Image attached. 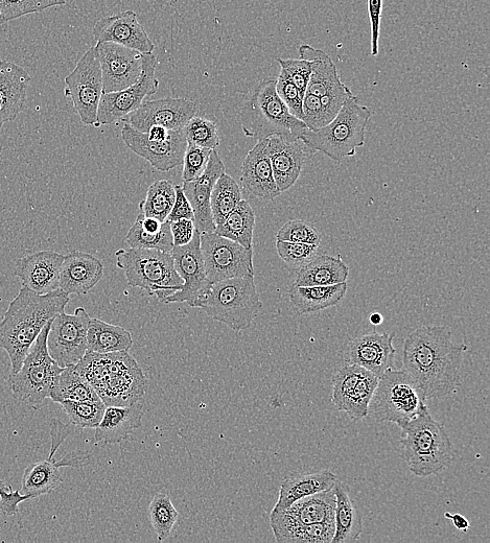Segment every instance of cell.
<instances>
[{
	"instance_id": "cell-1",
	"label": "cell",
	"mask_w": 490,
	"mask_h": 543,
	"mask_svg": "<svg viewBox=\"0 0 490 543\" xmlns=\"http://www.w3.org/2000/svg\"><path fill=\"white\" fill-rule=\"evenodd\" d=\"M465 344H455L443 326L419 327L405 340L403 366L425 401L443 398L461 385Z\"/></svg>"
},
{
	"instance_id": "cell-2",
	"label": "cell",
	"mask_w": 490,
	"mask_h": 543,
	"mask_svg": "<svg viewBox=\"0 0 490 543\" xmlns=\"http://www.w3.org/2000/svg\"><path fill=\"white\" fill-rule=\"evenodd\" d=\"M69 301L60 289L39 295L22 286L0 321V348L8 353L11 373L21 368L43 327L64 312Z\"/></svg>"
},
{
	"instance_id": "cell-3",
	"label": "cell",
	"mask_w": 490,
	"mask_h": 543,
	"mask_svg": "<svg viewBox=\"0 0 490 543\" xmlns=\"http://www.w3.org/2000/svg\"><path fill=\"white\" fill-rule=\"evenodd\" d=\"M76 369L106 407L131 406L145 397L146 376L128 351L106 354L87 351Z\"/></svg>"
},
{
	"instance_id": "cell-4",
	"label": "cell",
	"mask_w": 490,
	"mask_h": 543,
	"mask_svg": "<svg viewBox=\"0 0 490 543\" xmlns=\"http://www.w3.org/2000/svg\"><path fill=\"white\" fill-rule=\"evenodd\" d=\"M403 458L419 478L437 476L453 461L454 450L443 424L430 414L427 405L402 428Z\"/></svg>"
},
{
	"instance_id": "cell-5",
	"label": "cell",
	"mask_w": 490,
	"mask_h": 543,
	"mask_svg": "<svg viewBox=\"0 0 490 543\" xmlns=\"http://www.w3.org/2000/svg\"><path fill=\"white\" fill-rule=\"evenodd\" d=\"M244 134L256 140L274 135L298 139L308 128L295 117L276 91V79H266L254 88L241 110Z\"/></svg>"
},
{
	"instance_id": "cell-6",
	"label": "cell",
	"mask_w": 490,
	"mask_h": 543,
	"mask_svg": "<svg viewBox=\"0 0 490 543\" xmlns=\"http://www.w3.org/2000/svg\"><path fill=\"white\" fill-rule=\"evenodd\" d=\"M197 309L235 332L248 329L263 309L254 275L235 277L213 283Z\"/></svg>"
},
{
	"instance_id": "cell-7",
	"label": "cell",
	"mask_w": 490,
	"mask_h": 543,
	"mask_svg": "<svg viewBox=\"0 0 490 543\" xmlns=\"http://www.w3.org/2000/svg\"><path fill=\"white\" fill-rule=\"evenodd\" d=\"M371 115V110L360 105L354 96L344 103L329 125L316 131L308 129L300 139L314 153L321 152L340 163L345 157L355 156L357 150L364 147Z\"/></svg>"
},
{
	"instance_id": "cell-8",
	"label": "cell",
	"mask_w": 490,
	"mask_h": 543,
	"mask_svg": "<svg viewBox=\"0 0 490 543\" xmlns=\"http://www.w3.org/2000/svg\"><path fill=\"white\" fill-rule=\"evenodd\" d=\"M115 257L116 267L124 271L129 286L147 291L162 303L183 287L171 253L131 248L116 251Z\"/></svg>"
},
{
	"instance_id": "cell-9",
	"label": "cell",
	"mask_w": 490,
	"mask_h": 543,
	"mask_svg": "<svg viewBox=\"0 0 490 543\" xmlns=\"http://www.w3.org/2000/svg\"><path fill=\"white\" fill-rule=\"evenodd\" d=\"M52 321L41 330L21 368L16 373H10L7 380L14 398L31 408L38 409L45 399L50 398L56 380L63 370L51 357L48 349Z\"/></svg>"
},
{
	"instance_id": "cell-10",
	"label": "cell",
	"mask_w": 490,
	"mask_h": 543,
	"mask_svg": "<svg viewBox=\"0 0 490 543\" xmlns=\"http://www.w3.org/2000/svg\"><path fill=\"white\" fill-rule=\"evenodd\" d=\"M425 404L406 371L389 369L379 379L369 404V413L377 421L391 422L402 429Z\"/></svg>"
},
{
	"instance_id": "cell-11",
	"label": "cell",
	"mask_w": 490,
	"mask_h": 543,
	"mask_svg": "<svg viewBox=\"0 0 490 543\" xmlns=\"http://www.w3.org/2000/svg\"><path fill=\"white\" fill-rule=\"evenodd\" d=\"M65 96L86 126H95L103 94V79L96 47L83 55L76 68L65 78Z\"/></svg>"
},
{
	"instance_id": "cell-12",
	"label": "cell",
	"mask_w": 490,
	"mask_h": 543,
	"mask_svg": "<svg viewBox=\"0 0 490 543\" xmlns=\"http://www.w3.org/2000/svg\"><path fill=\"white\" fill-rule=\"evenodd\" d=\"M158 65L159 61L153 53L142 54L143 69L138 81L123 90L102 94L97 128L124 120L157 92L159 81L155 75Z\"/></svg>"
},
{
	"instance_id": "cell-13",
	"label": "cell",
	"mask_w": 490,
	"mask_h": 543,
	"mask_svg": "<svg viewBox=\"0 0 490 543\" xmlns=\"http://www.w3.org/2000/svg\"><path fill=\"white\" fill-rule=\"evenodd\" d=\"M201 251L210 283L254 275L253 248L212 233L201 234Z\"/></svg>"
},
{
	"instance_id": "cell-14",
	"label": "cell",
	"mask_w": 490,
	"mask_h": 543,
	"mask_svg": "<svg viewBox=\"0 0 490 543\" xmlns=\"http://www.w3.org/2000/svg\"><path fill=\"white\" fill-rule=\"evenodd\" d=\"M90 319L84 308H78L73 315L62 312L52 321L48 349L61 368L77 365L84 358Z\"/></svg>"
},
{
	"instance_id": "cell-15",
	"label": "cell",
	"mask_w": 490,
	"mask_h": 543,
	"mask_svg": "<svg viewBox=\"0 0 490 543\" xmlns=\"http://www.w3.org/2000/svg\"><path fill=\"white\" fill-rule=\"evenodd\" d=\"M171 255L175 270L183 280V287L163 303H188L197 309L201 299L212 287L201 251V233L196 229L193 240L188 245L174 247Z\"/></svg>"
},
{
	"instance_id": "cell-16",
	"label": "cell",
	"mask_w": 490,
	"mask_h": 543,
	"mask_svg": "<svg viewBox=\"0 0 490 543\" xmlns=\"http://www.w3.org/2000/svg\"><path fill=\"white\" fill-rule=\"evenodd\" d=\"M122 138L127 147L136 155L147 160L153 168L161 172H169L182 164L188 140L183 129L170 131L169 137L163 141L152 140L147 133L139 132L124 123Z\"/></svg>"
},
{
	"instance_id": "cell-17",
	"label": "cell",
	"mask_w": 490,
	"mask_h": 543,
	"mask_svg": "<svg viewBox=\"0 0 490 543\" xmlns=\"http://www.w3.org/2000/svg\"><path fill=\"white\" fill-rule=\"evenodd\" d=\"M196 112L197 103L192 100L166 98L144 102L122 122L144 133H147L152 126H162L175 131L183 129Z\"/></svg>"
},
{
	"instance_id": "cell-18",
	"label": "cell",
	"mask_w": 490,
	"mask_h": 543,
	"mask_svg": "<svg viewBox=\"0 0 490 543\" xmlns=\"http://www.w3.org/2000/svg\"><path fill=\"white\" fill-rule=\"evenodd\" d=\"M103 93L116 92L135 84L142 75V54L110 42L97 43Z\"/></svg>"
},
{
	"instance_id": "cell-19",
	"label": "cell",
	"mask_w": 490,
	"mask_h": 543,
	"mask_svg": "<svg viewBox=\"0 0 490 543\" xmlns=\"http://www.w3.org/2000/svg\"><path fill=\"white\" fill-rule=\"evenodd\" d=\"M267 152L275 182L282 194L296 183L307 160L314 154L300 138L279 135L267 138Z\"/></svg>"
},
{
	"instance_id": "cell-20",
	"label": "cell",
	"mask_w": 490,
	"mask_h": 543,
	"mask_svg": "<svg viewBox=\"0 0 490 543\" xmlns=\"http://www.w3.org/2000/svg\"><path fill=\"white\" fill-rule=\"evenodd\" d=\"M97 43L119 44L140 54H152L155 45L133 11L101 18L93 28Z\"/></svg>"
},
{
	"instance_id": "cell-21",
	"label": "cell",
	"mask_w": 490,
	"mask_h": 543,
	"mask_svg": "<svg viewBox=\"0 0 490 543\" xmlns=\"http://www.w3.org/2000/svg\"><path fill=\"white\" fill-rule=\"evenodd\" d=\"M225 165L216 150L212 151L204 173L191 182H183V192L194 210L196 229L202 233L215 232L210 198L217 180L225 173Z\"/></svg>"
},
{
	"instance_id": "cell-22",
	"label": "cell",
	"mask_w": 490,
	"mask_h": 543,
	"mask_svg": "<svg viewBox=\"0 0 490 543\" xmlns=\"http://www.w3.org/2000/svg\"><path fill=\"white\" fill-rule=\"evenodd\" d=\"M336 495L334 489L303 498L284 511L271 513V528L296 525L335 523Z\"/></svg>"
},
{
	"instance_id": "cell-23",
	"label": "cell",
	"mask_w": 490,
	"mask_h": 543,
	"mask_svg": "<svg viewBox=\"0 0 490 543\" xmlns=\"http://www.w3.org/2000/svg\"><path fill=\"white\" fill-rule=\"evenodd\" d=\"M64 255L53 251L35 252L19 259L15 275L22 286L45 295L59 289Z\"/></svg>"
},
{
	"instance_id": "cell-24",
	"label": "cell",
	"mask_w": 490,
	"mask_h": 543,
	"mask_svg": "<svg viewBox=\"0 0 490 543\" xmlns=\"http://www.w3.org/2000/svg\"><path fill=\"white\" fill-rule=\"evenodd\" d=\"M394 335L372 332L350 341L346 348L347 364L358 365L381 377L394 365Z\"/></svg>"
},
{
	"instance_id": "cell-25",
	"label": "cell",
	"mask_w": 490,
	"mask_h": 543,
	"mask_svg": "<svg viewBox=\"0 0 490 543\" xmlns=\"http://www.w3.org/2000/svg\"><path fill=\"white\" fill-rule=\"evenodd\" d=\"M241 184L251 196L272 201L282 195L274 179L267 152V139L259 140L247 154L241 171Z\"/></svg>"
},
{
	"instance_id": "cell-26",
	"label": "cell",
	"mask_w": 490,
	"mask_h": 543,
	"mask_svg": "<svg viewBox=\"0 0 490 543\" xmlns=\"http://www.w3.org/2000/svg\"><path fill=\"white\" fill-rule=\"evenodd\" d=\"M104 276V265L91 254L75 251L64 256L59 289L68 295H85Z\"/></svg>"
},
{
	"instance_id": "cell-27",
	"label": "cell",
	"mask_w": 490,
	"mask_h": 543,
	"mask_svg": "<svg viewBox=\"0 0 490 543\" xmlns=\"http://www.w3.org/2000/svg\"><path fill=\"white\" fill-rule=\"evenodd\" d=\"M31 77L21 66L0 59V131L22 112Z\"/></svg>"
},
{
	"instance_id": "cell-28",
	"label": "cell",
	"mask_w": 490,
	"mask_h": 543,
	"mask_svg": "<svg viewBox=\"0 0 490 543\" xmlns=\"http://www.w3.org/2000/svg\"><path fill=\"white\" fill-rule=\"evenodd\" d=\"M143 416L144 401L131 406L106 407L103 418L96 428V441L106 444L123 442L142 426Z\"/></svg>"
},
{
	"instance_id": "cell-29",
	"label": "cell",
	"mask_w": 490,
	"mask_h": 543,
	"mask_svg": "<svg viewBox=\"0 0 490 543\" xmlns=\"http://www.w3.org/2000/svg\"><path fill=\"white\" fill-rule=\"evenodd\" d=\"M336 481L335 474L328 469L312 472V474L292 475L280 487L278 501L271 513L284 511L303 498L332 489Z\"/></svg>"
},
{
	"instance_id": "cell-30",
	"label": "cell",
	"mask_w": 490,
	"mask_h": 543,
	"mask_svg": "<svg viewBox=\"0 0 490 543\" xmlns=\"http://www.w3.org/2000/svg\"><path fill=\"white\" fill-rule=\"evenodd\" d=\"M298 51L300 58L310 61L312 66L307 93L321 98L325 94L336 92L346 87L340 79L337 66L328 53L317 50L309 44L300 45Z\"/></svg>"
},
{
	"instance_id": "cell-31",
	"label": "cell",
	"mask_w": 490,
	"mask_h": 543,
	"mask_svg": "<svg viewBox=\"0 0 490 543\" xmlns=\"http://www.w3.org/2000/svg\"><path fill=\"white\" fill-rule=\"evenodd\" d=\"M348 276L349 269L340 255H316L299 269L292 287L333 286L347 282Z\"/></svg>"
},
{
	"instance_id": "cell-32",
	"label": "cell",
	"mask_w": 490,
	"mask_h": 543,
	"mask_svg": "<svg viewBox=\"0 0 490 543\" xmlns=\"http://www.w3.org/2000/svg\"><path fill=\"white\" fill-rule=\"evenodd\" d=\"M347 292V282L333 286L291 287L289 296L298 314H313L333 308Z\"/></svg>"
},
{
	"instance_id": "cell-33",
	"label": "cell",
	"mask_w": 490,
	"mask_h": 543,
	"mask_svg": "<svg viewBox=\"0 0 490 543\" xmlns=\"http://www.w3.org/2000/svg\"><path fill=\"white\" fill-rule=\"evenodd\" d=\"M333 489L336 495V530L331 543L355 542L363 532L362 515L350 499L348 490L342 482L337 480Z\"/></svg>"
},
{
	"instance_id": "cell-34",
	"label": "cell",
	"mask_w": 490,
	"mask_h": 543,
	"mask_svg": "<svg viewBox=\"0 0 490 543\" xmlns=\"http://www.w3.org/2000/svg\"><path fill=\"white\" fill-rule=\"evenodd\" d=\"M133 345L131 334L122 326L91 318L87 333V351L112 353L129 351Z\"/></svg>"
},
{
	"instance_id": "cell-35",
	"label": "cell",
	"mask_w": 490,
	"mask_h": 543,
	"mask_svg": "<svg viewBox=\"0 0 490 543\" xmlns=\"http://www.w3.org/2000/svg\"><path fill=\"white\" fill-rule=\"evenodd\" d=\"M62 482L63 478L56 461L54 459L40 460L31 463L23 472L19 491L34 500L52 493Z\"/></svg>"
},
{
	"instance_id": "cell-36",
	"label": "cell",
	"mask_w": 490,
	"mask_h": 543,
	"mask_svg": "<svg viewBox=\"0 0 490 543\" xmlns=\"http://www.w3.org/2000/svg\"><path fill=\"white\" fill-rule=\"evenodd\" d=\"M255 212L248 201L241 200L225 221L217 226L215 233L243 247L253 248Z\"/></svg>"
},
{
	"instance_id": "cell-37",
	"label": "cell",
	"mask_w": 490,
	"mask_h": 543,
	"mask_svg": "<svg viewBox=\"0 0 490 543\" xmlns=\"http://www.w3.org/2000/svg\"><path fill=\"white\" fill-rule=\"evenodd\" d=\"M54 403L64 401L100 400L98 393L76 369V365L63 368L51 391Z\"/></svg>"
},
{
	"instance_id": "cell-38",
	"label": "cell",
	"mask_w": 490,
	"mask_h": 543,
	"mask_svg": "<svg viewBox=\"0 0 490 543\" xmlns=\"http://www.w3.org/2000/svg\"><path fill=\"white\" fill-rule=\"evenodd\" d=\"M175 200V184L169 180H159L149 187L146 199L139 204V209L146 217L165 223L168 221Z\"/></svg>"
},
{
	"instance_id": "cell-39",
	"label": "cell",
	"mask_w": 490,
	"mask_h": 543,
	"mask_svg": "<svg viewBox=\"0 0 490 543\" xmlns=\"http://www.w3.org/2000/svg\"><path fill=\"white\" fill-rule=\"evenodd\" d=\"M241 200L242 191L237 181L225 173L221 175L210 198V208L216 227L225 221Z\"/></svg>"
},
{
	"instance_id": "cell-40",
	"label": "cell",
	"mask_w": 490,
	"mask_h": 543,
	"mask_svg": "<svg viewBox=\"0 0 490 543\" xmlns=\"http://www.w3.org/2000/svg\"><path fill=\"white\" fill-rule=\"evenodd\" d=\"M335 530V523L296 525L272 529L275 540L285 543H331Z\"/></svg>"
},
{
	"instance_id": "cell-41",
	"label": "cell",
	"mask_w": 490,
	"mask_h": 543,
	"mask_svg": "<svg viewBox=\"0 0 490 543\" xmlns=\"http://www.w3.org/2000/svg\"><path fill=\"white\" fill-rule=\"evenodd\" d=\"M126 241L132 249H149L171 253L174 248L171 223L169 221L163 223L161 231L152 233L142 227L137 217L127 234Z\"/></svg>"
},
{
	"instance_id": "cell-42",
	"label": "cell",
	"mask_w": 490,
	"mask_h": 543,
	"mask_svg": "<svg viewBox=\"0 0 490 543\" xmlns=\"http://www.w3.org/2000/svg\"><path fill=\"white\" fill-rule=\"evenodd\" d=\"M60 405L69 418V423L80 429H96L106 410L102 399L64 401Z\"/></svg>"
},
{
	"instance_id": "cell-43",
	"label": "cell",
	"mask_w": 490,
	"mask_h": 543,
	"mask_svg": "<svg viewBox=\"0 0 490 543\" xmlns=\"http://www.w3.org/2000/svg\"><path fill=\"white\" fill-rule=\"evenodd\" d=\"M150 521L159 542L168 539L178 521L179 513L165 492H158L149 507Z\"/></svg>"
},
{
	"instance_id": "cell-44",
	"label": "cell",
	"mask_w": 490,
	"mask_h": 543,
	"mask_svg": "<svg viewBox=\"0 0 490 543\" xmlns=\"http://www.w3.org/2000/svg\"><path fill=\"white\" fill-rule=\"evenodd\" d=\"M366 371L358 365L347 364L334 375L332 401L339 411H345Z\"/></svg>"
},
{
	"instance_id": "cell-45",
	"label": "cell",
	"mask_w": 490,
	"mask_h": 543,
	"mask_svg": "<svg viewBox=\"0 0 490 543\" xmlns=\"http://www.w3.org/2000/svg\"><path fill=\"white\" fill-rule=\"evenodd\" d=\"M380 377L370 371H366L361 377L355 393L350 398L344 412L354 421H360L369 414V404L375 393Z\"/></svg>"
},
{
	"instance_id": "cell-46",
	"label": "cell",
	"mask_w": 490,
	"mask_h": 543,
	"mask_svg": "<svg viewBox=\"0 0 490 543\" xmlns=\"http://www.w3.org/2000/svg\"><path fill=\"white\" fill-rule=\"evenodd\" d=\"M65 4L66 0H0V26L19 17Z\"/></svg>"
},
{
	"instance_id": "cell-47",
	"label": "cell",
	"mask_w": 490,
	"mask_h": 543,
	"mask_svg": "<svg viewBox=\"0 0 490 543\" xmlns=\"http://www.w3.org/2000/svg\"><path fill=\"white\" fill-rule=\"evenodd\" d=\"M184 135L189 144H194L210 150L220 146L218 126L207 118L194 116L183 128Z\"/></svg>"
},
{
	"instance_id": "cell-48",
	"label": "cell",
	"mask_w": 490,
	"mask_h": 543,
	"mask_svg": "<svg viewBox=\"0 0 490 543\" xmlns=\"http://www.w3.org/2000/svg\"><path fill=\"white\" fill-rule=\"evenodd\" d=\"M276 241L319 246L321 243V234L312 224L306 221L291 220L277 232Z\"/></svg>"
},
{
	"instance_id": "cell-49",
	"label": "cell",
	"mask_w": 490,
	"mask_h": 543,
	"mask_svg": "<svg viewBox=\"0 0 490 543\" xmlns=\"http://www.w3.org/2000/svg\"><path fill=\"white\" fill-rule=\"evenodd\" d=\"M317 245L276 241V250L280 258L291 268L300 269L317 255Z\"/></svg>"
},
{
	"instance_id": "cell-50",
	"label": "cell",
	"mask_w": 490,
	"mask_h": 543,
	"mask_svg": "<svg viewBox=\"0 0 490 543\" xmlns=\"http://www.w3.org/2000/svg\"><path fill=\"white\" fill-rule=\"evenodd\" d=\"M212 151L213 150L188 143L182 162L183 182H191L201 177L206 170Z\"/></svg>"
},
{
	"instance_id": "cell-51",
	"label": "cell",
	"mask_w": 490,
	"mask_h": 543,
	"mask_svg": "<svg viewBox=\"0 0 490 543\" xmlns=\"http://www.w3.org/2000/svg\"><path fill=\"white\" fill-rule=\"evenodd\" d=\"M276 91L280 99L286 104L290 112L302 121V101L300 91L291 81L285 70L280 69V74L276 79Z\"/></svg>"
},
{
	"instance_id": "cell-52",
	"label": "cell",
	"mask_w": 490,
	"mask_h": 543,
	"mask_svg": "<svg viewBox=\"0 0 490 543\" xmlns=\"http://www.w3.org/2000/svg\"><path fill=\"white\" fill-rule=\"evenodd\" d=\"M280 69L285 70L291 81L305 98L312 74L311 62L305 59H277Z\"/></svg>"
},
{
	"instance_id": "cell-53",
	"label": "cell",
	"mask_w": 490,
	"mask_h": 543,
	"mask_svg": "<svg viewBox=\"0 0 490 543\" xmlns=\"http://www.w3.org/2000/svg\"><path fill=\"white\" fill-rule=\"evenodd\" d=\"M302 113V122L311 131L319 130L330 124L325 116L320 98L313 96V94L306 93L305 98H303Z\"/></svg>"
},
{
	"instance_id": "cell-54",
	"label": "cell",
	"mask_w": 490,
	"mask_h": 543,
	"mask_svg": "<svg viewBox=\"0 0 490 543\" xmlns=\"http://www.w3.org/2000/svg\"><path fill=\"white\" fill-rule=\"evenodd\" d=\"M368 15L371 27V56L379 55L381 18L383 12V0H367Z\"/></svg>"
},
{
	"instance_id": "cell-55",
	"label": "cell",
	"mask_w": 490,
	"mask_h": 543,
	"mask_svg": "<svg viewBox=\"0 0 490 543\" xmlns=\"http://www.w3.org/2000/svg\"><path fill=\"white\" fill-rule=\"evenodd\" d=\"M30 500L29 495H23L19 490L14 491L11 485L0 480V511L5 515L17 514L19 504Z\"/></svg>"
},
{
	"instance_id": "cell-56",
	"label": "cell",
	"mask_w": 490,
	"mask_h": 543,
	"mask_svg": "<svg viewBox=\"0 0 490 543\" xmlns=\"http://www.w3.org/2000/svg\"><path fill=\"white\" fill-rule=\"evenodd\" d=\"M176 190V200L173 206V209L171 211V214L168 218L169 222H175L178 220L186 219V220H193L194 221V210L193 207L186 198L183 188L180 185H175Z\"/></svg>"
},
{
	"instance_id": "cell-57",
	"label": "cell",
	"mask_w": 490,
	"mask_h": 543,
	"mask_svg": "<svg viewBox=\"0 0 490 543\" xmlns=\"http://www.w3.org/2000/svg\"><path fill=\"white\" fill-rule=\"evenodd\" d=\"M171 223L174 247L188 245L194 238L196 226L193 220H178Z\"/></svg>"
},
{
	"instance_id": "cell-58",
	"label": "cell",
	"mask_w": 490,
	"mask_h": 543,
	"mask_svg": "<svg viewBox=\"0 0 490 543\" xmlns=\"http://www.w3.org/2000/svg\"><path fill=\"white\" fill-rule=\"evenodd\" d=\"M70 426H72V423H69V426H65V424L61 421L53 419L51 429L52 447L49 459H54L58 448L66 439V437L70 434Z\"/></svg>"
},
{
	"instance_id": "cell-59",
	"label": "cell",
	"mask_w": 490,
	"mask_h": 543,
	"mask_svg": "<svg viewBox=\"0 0 490 543\" xmlns=\"http://www.w3.org/2000/svg\"><path fill=\"white\" fill-rule=\"evenodd\" d=\"M90 453L85 451H75L65 455L61 460L56 461L58 467L82 468L89 464Z\"/></svg>"
},
{
	"instance_id": "cell-60",
	"label": "cell",
	"mask_w": 490,
	"mask_h": 543,
	"mask_svg": "<svg viewBox=\"0 0 490 543\" xmlns=\"http://www.w3.org/2000/svg\"><path fill=\"white\" fill-rule=\"evenodd\" d=\"M445 516L448 518V519H451V521L453 522L454 526L459 530V531H462V532H468L471 528V525H470V522L468 521V519H466L464 516L460 515V514H451L449 512L445 513Z\"/></svg>"
},
{
	"instance_id": "cell-61",
	"label": "cell",
	"mask_w": 490,
	"mask_h": 543,
	"mask_svg": "<svg viewBox=\"0 0 490 543\" xmlns=\"http://www.w3.org/2000/svg\"><path fill=\"white\" fill-rule=\"evenodd\" d=\"M147 134L152 140L163 141L169 137L170 130L162 126H152Z\"/></svg>"
},
{
	"instance_id": "cell-62",
	"label": "cell",
	"mask_w": 490,
	"mask_h": 543,
	"mask_svg": "<svg viewBox=\"0 0 490 543\" xmlns=\"http://www.w3.org/2000/svg\"><path fill=\"white\" fill-rule=\"evenodd\" d=\"M369 321L373 326L381 325L384 322V318L379 313H373L369 317Z\"/></svg>"
},
{
	"instance_id": "cell-63",
	"label": "cell",
	"mask_w": 490,
	"mask_h": 543,
	"mask_svg": "<svg viewBox=\"0 0 490 543\" xmlns=\"http://www.w3.org/2000/svg\"><path fill=\"white\" fill-rule=\"evenodd\" d=\"M172 2L174 3V2H176V0H172Z\"/></svg>"
}]
</instances>
